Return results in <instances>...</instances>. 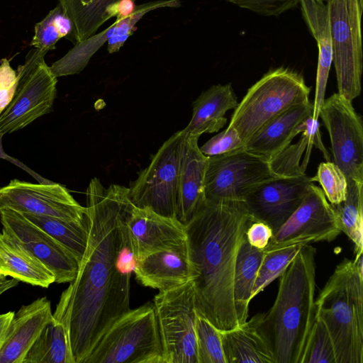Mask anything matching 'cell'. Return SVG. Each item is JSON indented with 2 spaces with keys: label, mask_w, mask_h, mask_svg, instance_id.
I'll list each match as a JSON object with an SVG mask.
<instances>
[{
  "label": "cell",
  "mask_w": 363,
  "mask_h": 363,
  "mask_svg": "<svg viewBox=\"0 0 363 363\" xmlns=\"http://www.w3.org/2000/svg\"><path fill=\"white\" fill-rule=\"evenodd\" d=\"M276 177L269 160L243 147L208 157L204 177L206 202L242 201L261 183Z\"/></svg>",
  "instance_id": "obj_11"
},
{
  "label": "cell",
  "mask_w": 363,
  "mask_h": 363,
  "mask_svg": "<svg viewBox=\"0 0 363 363\" xmlns=\"http://www.w3.org/2000/svg\"><path fill=\"white\" fill-rule=\"evenodd\" d=\"M263 16H277L298 5L299 0H222Z\"/></svg>",
  "instance_id": "obj_38"
},
{
  "label": "cell",
  "mask_w": 363,
  "mask_h": 363,
  "mask_svg": "<svg viewBox=\"0 0 363 363\" xmlns=\"http://www.w3.org/2000/svg\"></svg>",
  "instance_id": "obj_46"
},
{
  "label": "cell",
  "mask_w": 363,
  "mask_h": 363,
  "mask_svg": "<svg viewBox=\"0 0 363 363\" xmlns=\"http://www.w3.org/2000/svg\"><path fill=\"white\" fill-rule=\"evenodd\" d=\"M45 55L34 48L26 55L24 64L18 67L15 93L0 114V135L22 129L51 111L57 77L46 64Z\"/></svg>",
  "instance_id": "obj_9"
},
{
  "label": "cell",
  "mask_w": 363,
  "mask_h": 363,
  "mask_svg": "<svg viewBox=\"0 0 363 363\" xmlns=\"http://www.w3.org/2000/svg\"><path fill=\"white\" fill-rule=\"evenodd\" d=\"M264 253V250L250 245L245 237L239 247L233 279V298L239 325L248 317L252 291Z\"/></svg>",
  "instance_id": "obj_28"
},
{
  "label": "cell",
  "mask_w": 363,
  "mask_h": 363,
  "mask_svg": "<svg viewBox=\"0 0 363 363\" xmlns=\"http://www.w3.org/2000/svg\"><path fill=\"white\" fill-rule=\"evenodd\" d=\"M180 0H156L138 5L130 16L116 21L101 32L79 42L50 67L55 77L79 74L93 55L107 42L108 53L119 51L133 35L136 23L147 13L162 8H178Z\"/></svg>",
  "instance_id": "obj_16"
},
{
  "label": "cell",
  "mask_w": 363,
  "mask_h": 363,
  "mask_svg": "<svg viewBox=\"0 0 363 363\" xmlns=\"http://www.w3.org/2000/svg\"><path fill=\"white\" fill-rule=\"evenodd\" d=\"M130 245L138 262L146 255L187 239L186 226L176 217L162 216L147 208H132L126 220Z\"/></svg>",
  "instance_id": "obj_19"
},
{
  "label": "cell",
  "mask_w": 363,
  "mask_h": 363,
  "mask_svg": "<svg viewBox=\"0 0 363 363\" xmlns=\"http://www.w3.org/2000/svg\"><path fill=\"white\" fill-rule=\"evenodd\" d=\"M312 177H273L254 188L243 203L255 221L268 225L273 234L286 222L303 200Z\"/></svg>",
  "instance_id": "obj_17"
},
{
  "label": "cell",
  "mask_w": 363,
  "mask_h": 363,
  "mask_svg": "<svg viewBox=\"0 0 363 363\" xmlns=\"http://www.w3.org/2000/svg\"><path fill=\"white\" fill-rule=\"evenodd\" d=\"M52 317L50 301L45 296L23 306L14 313L0 348V363H23Z\"/></svg>",
  "instance_id": "obj_21"
},
{
  "label": "cell",
  "mask_w": 363,
  "mask_h": 363,
  "mask_svg": "<svg viewBox=\"0 0 363 363\" xmlns=\"http://www.w3.org/2000/svg\"><path fill=\"white\" fill-rule=\"evenodd\" d=\"M303 18L314 37L318 48L315 98L313 103L314 119H318L325 100V89L331 65L333 45L329 25L328 6L323 0H299Z\"/></svg>",
  "instance_id": "obj_23"
},
{
  "label": "cell",
  "mask_w": 363,
  "mask_h": 363,
  "mask_svg": "<svg viewBox=\"0 0 363 363\" xmlns=\"http://www.w3.org/2000/svg\"><path fill=\"white\" fill-rule=\"evenodd\" d=\"M314 303L315 318L328 330L336 363H363V253L337 265Z\"/></svg>",
  "instance_id": "obj_4"
},
{
  "label": "cell",
  "mask_w": 363,
  "mask_h": 363,
  "mask_svg": "<svg viewBox=\"0 0 363 363\" xmlns=\"http://www.w3.org/2000/svg\"><path fill=\"white\" fill-rule=\"evenodd\" d=\"M273 235L272 228L261 221H254L247 228L245 238L252 246L264 250Z\"/></svg>",
  "instance_id": "obj_41"
},
{
  "label": "cell",
  "mask_w": 363,
  "mask_h": 363,
  "mask_svg": "<svg viewBox=\"0 0 363 363\" xmlns=\"http://www.w3.org/2000/svg\"><path fill=\"white\" fill-rule=\"evenodd\" d=\"M313 182H318L331 205L342 202L347 193V179L344 172L333 162H321L316 174L312 177Z\"/></svg>",
  "instance_id": "obj_37"
},
{
  "label": "cell",
  "mask_w": 363,
  "mask_h": 363,
  "mask_svg": "<svg viewBox=\"0 0 363 363\" xmlns=\"http://www.w3.org/2000/svg\"><path fill=\"white\" fill-rule=\"evenodd\" d=\"M22 214L65 247L79 262L81 261L88 242L86 216L84 220L77 221L30 213Z\"/></svg>",
  "instance_id": "obj_31"
},
{
  "label": "cell",
  "mask_w": 363,
  "mask_h": 363,
  "mask_svg": "<svg viewBox=\"0 0 363 363\" xmlns=\"http://www.w3.org/2000/svg\"><path fill=\"white\" fill-rule=\"evenodd\" d=\"M301 363H336L332 339L319 318H315Z\"/></svg>",
  "instance_id": "obj_36"
},
{
  "label": "cell",
  "mask_w": 363,
  "mask_h": 363,
  "mask_svg": "<svg viewBox=\"0 0 363 363\" xmlns=\"http://www.w3.org/2000/svg\"><path fill=\"white\" fill-rule=\"evenodd\" d=\"M195 330L198 363H226L220 330L198 313Z\"/></svg>",
  "instance_id": "obj_35"
},
{
  "label": "cell",
  "mask_w": 363,
  "mask_h": 363,
  "mask_svg": "<svg viewBox=\"0 0 363 363\" xmlns=\"http://www.w3.org/2000/svg\"><path fill=\"white\" fill-rule=\"evenodd\" d=\"M2 232L40 260L55 277V282L69 283L78 272L79 262L74 255L22 213L0 209Z\"/></svg>",
  "instance_id": "obj_14"
},
{
  "label": "cell",
  "mask_w": 363,
  "mask_h": 363,
  "mask_svg": "<svg viewBox=\"0 0 363 363\" xmlns=\"http://www.w3.org/2000/svg\"><path fill=\"white\" fill-rule=\"evenodd\" d=\"M338 93L352 101L361 92L363 0H327Z\"/></svg>",
  "instance_id": "obj_8"
},
{
  "label": "cell",
  "mask_w": 363,
  "mask_h": 363,
  "mask_svg": "<svg viewBox=\"0 0 363 363\" xmlns=\"http://www.w3.org/2000/svg\"><path fill=\"white\" fill-rule=\"evenodd\" d=\"M72 23L64 13L60 4L50 10L34 27V35L30 43L43 52L55 49L56 43L64 37L68 39L72 33Z\"/></svg>",
  "instance_id": "obj_33"
},
{
  "label": "cell",
  "mask_w": 363,
  "mask_h": 363,
  "mask_svg": "<svg viewBox=\"0 0 363 363\" xmlns=\"http://www.w3.org/2000/svg\"><path fill=\"white\" fill-rule=\"evenodd\" d=\"M363 182L347 180L345 199L332 205L339 228L353 242L355 256L363 253Z\"/></svg>",
  "instance_id": "obj_32"
},
{
  "label": "cell",
  "mask_w": 363,
  "mask_h": 363,
  "mask_svg": "<svg viewBox=\"0 0 363 363\" xmlns=\"http://www.w3.org/2000/svg\"><path fill=\"white\" fill-rule=\"evenodd\" d=\"M2 137L3 135H0V158L5 159L9 160L10 162L14 164L15 165L19 167L23 170L26 171L28 174H30L32 177H34L39 183L49 184L52 183V181H50L47 179L43 178L40 175L38 174L34 171L31 170L24 164L21 163L19 160L14 159L13 157L8 155L3 150L2 147Z\"/></svg>",
  "instance_id": "obj_43"
},
{
  "label": "cell",
  "mask_w": 363,
  "mask_h": 363,
  "mask_svg": "<svg viewBox=\"0 0 363 363\" xmlns=\"http://www.w3.org/2000/svg\"><path fill=\"white\" fill-rule=\"evenodd\" d=\"M183 130L174 133L153 155L149 165L130 184L133 205L147 208L162 216L176 217L178 177Z\"/></svg>",
  "instance_id": "obj_10"
},
{
  "label": "cell",
  "mask_w": 363,
  "mask_h": 363,
  "mask_svg": "<svg viewBox=\"0 0 363 363\" xmlns=\"http://www.w3.org/2000/svg\"><path fill=\"white\" fill-rule=\"evenodd\" d=\"M199 138L184 133L182 146L176 218L184 225L206 203L204 177L208 157L201 152Z\"/></svg>",
  "instance_id": "obj_20"
},
{
  "label": "cell",
  "mask_w": 363,
  "mask_h": 363,
  "mask_svg": "<svg viewBox=\"0 0 363 363\" xmlns=\"http://www.w3.org/2000/svg\"><path fill=\"white\" fill-rule=\"evenodd\" d=\"M311 88L298 72L272 69L250 87L234 109L228 126L245 143L270 120L290 107L309 101Z\"/></svg>",
  "instance_id": "obj_5"
},
{
  "label": "cell",
  "mask_w": 363,
  "mask_h": 363,
  "mask_svg": "<svg viewBox=\"0 0 363 363\" xmlns=\"http://www.w3.org/2000/svg\"><path fill=\"white\" fill-rule=\"evenodd\" d=\"M116 1L58 0V4L72 23V33L69 40L75 45L96 34L108 21L106 8Z\"/></svg>",
  "instance_id": "obj_30"
},
{
  "label": "cell",
  "mask_w": 363,
  "mask_h": 363,
  "mask_svg": "<svg viewBox=\"0 0 363 363\" xmlns=\"http://www.w3.org/2000/svg\"><path fill=\"white\" fill-rule=\"evenodd\" d=\"M133 272L143 286L159 291L193 280L194 273L187 239L146 255L137 262Z\"/></svg>",
  "instance_id": "obj_18"
},
{
  "label": "cell",
  "mask_w": 363,
  "mask_h": 363,
  "mask_svg": "<svg viewBox=\"0 0 363 363\" xmlns=\"http://www.w3.org/2000/svg\"><path fill=\"white\" fill-rule=\"evenodd\" d=\"M86 195L87 246L53 313L66 328L74 363H84L105 332L130 309L131 275L122 273L117 263L129 240L126 220L134 206L129 189L106 188L94 177Z\"/></svg>",
  "instance_id": "obj_1"
},
{
  "label": "cell",
  "mask_w": 363,
  "mask_h": 363,
  "mask_svg": "<svg viewBox=\"0 0 363 363\" xmlns=\"http://www.w3.org/2000/svg\"><path fill=\"white\" fill-rule=\"evenodd\" d=\"M135 0H117L106 9L108 20L115 17L118 20L125 18L132 15L137 9Z\"/></svg>",
  "instance_id": "obj_42"
},
{
  "label": "cell",
  "mask_w": 363,
  "mask_h": 363,
  "mask_svg": "<svg viewBox=\"0 0 363 363\" xmlns=\"http://www.w3.org/2000/svg\"><path fill=\"white\" fill-rule=\"evenodd\" d=\"M13 314L12 311L0 314V348Z\"/></svg>",
  "instance_id": "obj_44"
},
{
  "label": "cell",
  "mask_w": 363,
  "mask_h": 363,
  "mask_svg": "<svg viewBox=\"0 0 363 363\" xmlns=\"http://www.w3.org/2000/svg\"><path fill=\"white\" fill-rule=\"evenodd\" d=\"M341 233L333 206L322 189L313 183L301 203L273 234L264 250L331 241Z\"/></svg>",
  "instance_id": "obj_13"
},
{
  "label": "cell",
  "mask_w": 363,
  "mask_h": 363,
  "mask_svg": "<svg viewBox=\"0 0 363 363\" xmlns=\"http://www.w3.org/2000/svg\"><path fill=\"white\" fill-rule=\"evenodd\" d=\"M84 363H164L153 303L130 309L120 317Z\"/></svg>",
  "instance_id": "obj_6"
},
{
  "label": "cell",
  "mask_w": 363,
  "mask_h": 363,
  "mask_svg": "<svg viewBox=\"0 0 363 363\" xmlns=\"http://www.w3.org/2000/svg\"><path fill=\"white\" fill-rule=\"evenodd\" d=\"M0 274L48 288L55 282L52 272L8 235L0 233Z\"/></svg>",
  "instance_id": "obj_27"
},
{
  "label": "cell",
  "mask_w": 363,
  "mask_h": 363,
  "mask_svg": "<svg viewBox=\"0 0 363 363\" xmlns=\"http://www.w3.org/2000/svg\"><path fill=\"white\" fill-rule=\"evenodd\" d=\"M9 208L21 213L46 216L83 221L86 207L81 206L60 184H33L11 180L0 188V209Z\"/></svg>",
  "instance_id": "obj_15"
},
{
  "label": "cell",
  "mask_w": 363,
  "mask_h": 363,
  "mask_svg": "<svg viewBox=\"0 0 363 363\" xmlns=\"http://www.w3.org/2000/svg\"><path fill=\"white\" fill-rule=\"evenodd\" d=\"M315 249L301 247L280 276L278 293L267 313H258L257 328L274 363H301L315 321Z\"/></svg>",
  "instance_id": "obj_3"
},
{
  "label": "cell",
  "mask_w": 363,
  "mask_h": 363,
  "mask_svg": "<svg viewBox=\"0 0 363 363\" xmlns=\"http://www.w3.org/2000/svg\"><path fill=\"white\" fill-rule=\"evenodd\" d=\"M299 127L301 138L269 160L271 170L277 177L305 175L313 147L322 152L325 161H331L330 155L321 139L318 119L309 116L301 123Z\"/></svg>",
  "instance_id": "obj_24"
},
{
  "label": "cell",
  "mask_w": 363,
  "mask_h": 363,
  "mask_svg": "<svg viewBox=\"0 0 363 363\" xmlns=\"http://www.w3.org/2000/svg\"><path fill=\"white\" fill-rule=\"evenodd\" d=\"M238 104L230 83L211 86L194 101L191 118L183 131L199 137L218 131L227 122L225 113Z\"/></svg>",
  "instance_id": "obj_25"
},
{
  "label": "cell",
  "mask_w": 363,
  "mask_h": 363,
  "mask_svg": "<svg viewBox=\"0 0 363 363\" xmlns=\"http://www.w3.org/2000/svg\"><path fill=\"white\" fill-rule=\"evenodd\" d=\"M324 1H326L327 0H323Z\"/></svg>",
  "instance_id": "obj_45"
},
{
  "label": "cell",
  "mask_w": 363,
  "mask_h": 363,
  "mask_svg": "<svg viewBox=\"0 0 363 363\" xmlns=\"http://www.w3.org/2000/svg\"><path fill=\"white\" fill-rule=\"evenodd\" d=\"M226 363H274L272 354L257 328V316L238 326L220 330Z\"/></svg>",
  "instance_id": "obj_26"
},
{
  "label": "cell",
  "mask_w": 363,
  "mask_h": 363,
  "mask_svg": "<svg viewBox=\"0 0 363 363\" xmlns=\"http://www.w3.org/2000/svg\"><path fill=\"white\" fill-rule=\"evenodd\" d=\"M152 303L164 363H198L193 281L159 291Z\"/></svg>",
  "instance_id": "obj_7"
},
{
  "label": "cell",
  "mask_w": 363,
  "mask_h": 363,
  "mask_svg": "<svg viewBox=\"0 0 363 363\" xmlns=\"http://www.w3.org/2000/svg\"><path fill=\"white\" fill-rule=\"evenodd\" d=\"M320 116L330 136L333 162L347 180L363 182V125L352 101L335 93L324 100Z\"/></svg>",
  "instance_id": "obj_12"
},
{
  "label": "cell",
  "mask_w": 363,
  "mask_h": 363,
  "mask_svg": "<svg viewBox=\"0 0 363 363\" xmlns=\"http://www.w3.org/2000/svg\"><path fill=\"white\" fill-rule=\"evenodd\" d=\"M23 363H74L64 324L53 316L28 352Z\"/></svg>",
  "instance_id": "obj_29"
},
{
  "label": "cell",
  "mask_w": 363,
  "mask_h": 363,
  "mask_svg": "<svg viewBox=\"0 0 363 363\" xmlns=\"http://www.w3.org/2000/svg\"><path fill=\"white\" fill-rule=\"evenodd\" d=\"M313 105L310 101L294 105L274 117L245 143L247 151L270 160L289 146L299 133L301 123L313 115Z\"/></svg>",
  "instance_id": "obj_22"
},
{
  "label": "cell",
  "mask_w": 363,
  "mask_h": 363,
  "mask_svg": "<svg viewBox=\"0 0 363 363\" xmlns=\"http://www.w3.org/2000/svg\"><path fill=\"white\" fill-rule=\"evenodd\" d=\"M17 84L16 71L6 58L2 59L0 62V114L11 102Z\"/></svg>",
  "instance_id": "obj_40"
},
{
  "label": "cell",
  "mask_w": 363,
  "mask_h": 363,
  "mask_svg": "<svg viewBox=\"0 0 363 363\" xmlns=\"http://www.w3.org/2000/svg\"><path fill=\"white\" fill-rule=\"evenodd\" d=\"M243 145L244 142L238 131L228 126L204 143L200 150L203 155L211 157L241 148Z\"/></svg>",
  "instance_id": "obj_39"
},
{
  "label": "cell",
  "mask_w": 363,
  "mask_h": 363,
  "mask_svg": "<svg viewBox=\"0 0 363 363\" xmlns=\"http://www.w3.org/2000/svg\"><path fill=\"white\" fill-rule=\"evenodd\" d=\"M304 245H293L281 248L264 250L252 291V299L276 278L281 276Z\"/></svg>",
  "instance_id": "obj_34"
},
{
  "label": "cell",
  "mask_w": 363,
  "mask_h": 363,
  "mask_svg": "<svg viewBox=\"0 0 363 363\" xmlns=\"http://www.w3.org/2000/svg\"><path fill=\"white\" fill-rule=\"evenodd\" d=\"M254 221L242 201L206 202L185 225L196 310L219 330L239 325L233 298L235 264Z\"/></svg>",
  "instance_id": "obj_2"
}]
</instances>
